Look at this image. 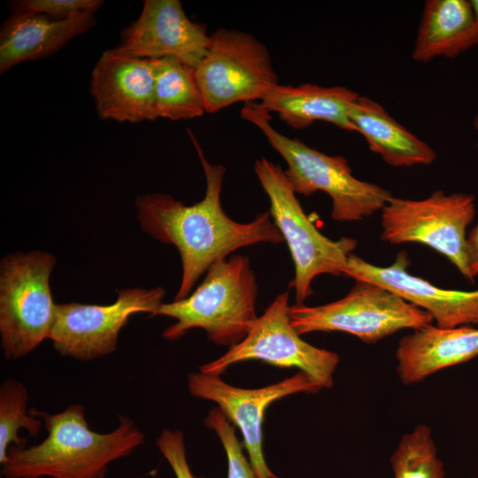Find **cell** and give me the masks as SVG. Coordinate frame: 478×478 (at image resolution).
<instances>
[{"instance_id":"cell-1","label":"cell","mask_w":478,"mask_h":478,"mask_svg":"<svg viewBox=\"0 0 478 478\" xmlns=\"http://www.w3.org/2000/svg\"><path fill=\"white\" fill-rule=\"evenodd\" d=\"M188 133L204 172V197L192 205L163 193L144 194L135 199L142 230L161 243L174 245L180 253L182 275L174 300L187 297L213 263L237 249L284 242L268 212L258 214L249 223L236 222L225 213L220 193L226 168L208 162L195 135L189 129Z\"/></svg>"},{"instance_id":"cell-2","label":"cell","mask_w":478,"mask_h":478,"mask_svg":"<svg viewBox=\"0 0 478 478\" xmlns=\"http://www.w3.org/2000/svg\"><path fill=\"white\" fill-rule=\"evenodd\" d=\"M29 412L43 421L48 436L36 445L11 446L1 465L4 478H104L111 463L144 443L143 433L127 416H120L111 432L90 429L81 404L54 414L35 408Z\"/></svg>"},{"instance_id":"cell-3","label":"cell","mask_w":478,"mask_h":478,"mask_svg":"<svg viewBox=\"0 0 478 478\" xmlns=\"http://www.w3.org/2000/svg\"><path fill=\"white\" fill-rule=\"evenodd\" d=\"M241 117L256 126L288 165L284 171L296 194L316 191L332 200L331 218L340 222L362 220L381 212L393 195L375 183L357 179L345 158L330 156L288 137L271 125V113L259 102L245 103Z\"/></svg>"},{"instance_id":"cell-4","label":"cell","mask_w":478,"mask_h":478,"mask_svg":"<svg viewBox=\"0 0 478 478\" xmlns=\"http://www.w3.org/2000/svg\"><path fill=\"white\" fill-rule=\"evenodd\" d=\"M257 294V281L249 258L234 255L213 263L192 294L163 303L154 316L176 320L163 332L166 340H178L189 330L200 328L211 342L231 348L246 337L258 318Z\"/></svg>"},{"instance_id":"cell-5","label":"cell","mask_w":478,"mask_h":478,"mask_svg":"<svg viewBox=\"0 0 478 478\" xmlns=\"http://www.w3.org/2000/svg\"><path fill=\"white\" fill-rule=\"evenodd\" d=\"M56 258L43 251L8 254L0 264V335L3 355L15 360L50 339L57 305L50 288Z\"/></svg>"},{"instance_id":"cell-6","label":"cell","mask_w":478,"mask_h":478,"mask_svg":"<svg viewBox=\"0 0 478 478\" xmlns=\"http://www.w3.org/2000/svg\"><path fill=\"white\" fill-rule=\"evenodd\" d=\"M256 175L270 200V214L291 253L297 303L313 294L312 282L320 274L340 276L357 247L351 237L323 235L305 213L284 171L266 158L256 160Z\"/></svg>"},{"instance_id":"cell-7","label":"cell","mask_w":478,"mask_h":478,"mask_svg":"<svg viewBox=\"0 0 478 478\" xmlns=\"http://www.w3.org/2000/svg\"><path fill=\"white\" fill-rule=\"evenodd\" d=\"M291 326L299 335L312 332H344L366 343H375L401 329H420L431 315L383 287L356 281L343 298L318 306L296 303L289 307Z\"/></svg>"},{"instance_id":"cell-8","label":"cell","mask_w":478,"mask_h":478,"mask_svg":"<svg viewBox=\"0 0 478 478\" xmlns=\"http://www.w3.org/2000/svg\"><path fill=\"white\" fill-rule=\"evenodd\" d=\"M476 212L472 194L436 190L429 197H392L381 211V239L390 244L416 243L444 256L469 281L466 228Z\"/></svg>"},{"instance_id":"cell-9","label":"cell","mask_w":478,"mask_h":478,"mask_svg":"<svg viewBox=\"0 0 478 478\" xmlns=\"http://www.w3.org/2000/svg\"><path fill=\"white\" fill-rule=\"evenodd\" d=\"M195 68L205 110L217 112L234 104L260 101L278 84L267 47L250 33L220 28Z\"/></svg>"},{"instance_id":"cell-10","label":"cell","mask_w":478,"mask_h":478,"mask_svg":"<svg viewBox=\"0 0 478 478\" xmlns=\"http://www.w3.org/2000/svg\"><path fill=\"white\" fill-rule=\"evenodd\" d=\"M288 302L289 291L279 294L242 342L219 358L201 366L200 372L220 375L235 363L261 360L279 367H297L322 389H331L339 356L300 337L291 326Z\"/></svg>"},{"instance_id":"cell-11","label":"cell","mask_w":478,"mask_h":478,"mask_svg":"<svg viewBox=\"0 0 478 478\" xmlns=\"http://www.w3.org/2000/svg\"><path fill=\"white\" fill-rule=\"evenodd\" d=\"M165 293L161 287L127 288L118 289L111 305L58 304L50 340L58 353L81 361L111 354L129 318L138 312L153 317Z\"/></svg>"},{"instance_id":"cell-12","label":"cell","mask_w":478,"mask_h":478,"mask_svg":"<svg viewBox=\"0 0 478 478\" xmlns=\"http://www.w3.org/2000/svg\"><path fill=\"white\" fill-rule=\"evenodd\" d=\"M188 389L195 397L217 403L227 420L238 427L257 478H280L269 469L263 454L265 412L278 399L299 392L317 393L322 387L302 371L259 389L234 387L218 374L199 372L188 375Z\"/></svg>"},{"instance_id":"cell-13","label":"cell","mask_w":478,"mask_h":478,"mask_svg":"<svg viewBox=\"0 0 478 478\" xmlns=\"http://www.w3.org/2000/svg\"><path fill=\"white\" fill-rule=\"evenodd\" d=\"M206 26L192 21L179 0H145L117 48L141 58H173L196 68L210 45Z\"/></svg>"},{"instance_id":"cell-14","label":"cell","mask_w":478,"mask_h":478,"mask_svg":"<svg viewBox=\"0 0 478 478\" xmlns=\"http://www.w3.org/2000/svg\"><path fill=\"white\" fill-rule=\"evenodd\" d=\"M409 260L400 251L389 266L373 265L351 254L343 275L378 284L428 312L442 328L478 326V289L465 291L437 287L407 272Z\"/></svg>"},{"instance_id":"cell-15","label":"cell","mask_w":478,"mask_h":478,"mask_svg":"<svg viewBox=\"0 0 478 478\" xmlns=\"http://www.w3.org/2000/svg\"><path fill=\"white\" fill-rule=\"evenodd\" d=\"M154 87L155 60L128 55L117 47L101 54L89 83L98 116L128 123L158 119Z\"/></svg>"},{"instance_id":"cell-16","label":"cell","mask_w":478,"mask_h":478,"mask_svg":"<svg viewBox=\"0 0 478 478\" xmlns=\"http://www.w3.org/2000/svg\"><path fill=\"white\" fill-rule=\"evenodd\" d=\"M95 14L85 12L57 19L41 13L12 12L0 30V73L60 50L72 39L96 25Z\"/></svg>"},{"instance_id":"cell-17","label":"cell","mask_w":478,"mask_h":478,"mask_svg":"<svg viewBox=\"0 0 478 478\" xmlns=\"http://www.w3.org/2000/svg\"><path fill=\"white\" fill-rule=\"evenodd\" d=\"M478 356V328H442L429 324L400 339L397 372L404 384L418 383L442 369Z\"/></svg>"},{"instance_id":"cell-18","label":"cell","mask_w":478,"mask_h":478,"mask_svg":"<svg viewBox=\"0 0 478 478\" xmlns=\"http://www.w3.org/2000/svg\"><path fill=\"white\" fill-rule=\"evenodd\" d=\"M358 96L357 92L343 86L278 83L265 94L259 104L268 112H277L280 119L293 128H305L321 120L355 132L350 112Z\"/></svg>"},{"instance_id":"cell-19","label":"cell","mask_w":478,"mask_h":478,"mask_svg":"<svg viewBox=\"0 0 478 478\" xmlns=\"http://www.w3.org/2000/svg\"><path fill=\"white\" fill-rule=\"evenodd\" d=\"M478 45V21L469 1L427 0L412 51L420 63L453 58Z\"/></svg>"},{"instance_id":"cell-20","label":"cell","mask_w":478,"mask_h":478,"mask_svg":"<svg viewBox=\"0 0 478 478\" xmlns=\"http://www.w3.org/2000/svg\"><path fill=\"white\" fill-rule=\"evenodd\" d=\"M355 132L362 135L369 149L394 167L429 165L436 152L406 129L377 101L360 96L350 112Z\"/></svg>"},{"instance_id":"cell-21","label":"cell","mask_w":478,"mask_h":478,"mask_svg":"<svg viewBox=\"0 0 478 478\" xmlns=\"http://www.w3.org/2000/svg\"><path fill=\"white\" fill-rule=\"evenodd\" d=\"M155 60V111L157 118L189 120L205 112L195 69L166 58Z\"/></svg>"},{"instance_id":"cell-22","label":"cell","mask_w":478,"mask_h":478,"mask_svg":"<svg viewBox=\"0 0 478 478\" xmlns=\"http://www.w3.org/2000/svg\"><path fill=\"white\" fill-rule=\"evenodd\" d=\"M390 463L394 478H444L446 474L431 428L425 424L416 425L401 437Z\"/></svg>"},{"instance_id":"cell-23","label":"cell","mask_w":478,"mask_h":478,"mask_svg":"<svg viewBox=\"0 0 478 478\" xmlns=\"http://www.w3.org/2000/svg\"><path fill=\"white\" fill-rule=\"evenodd\" d=\"M28 392L19 381L8 378L0 386V464L7 458L11 446L23 449L27 440L19 436L20 428H25L31 436H36L43 421L32 415L27 409Z\"/></svg>"},{"instance_id":"cell-24","label":"cell","mask_w":478,"mask_h":478,"mask_svg":"<svg viewBox=\"0 0 478 478\" xmlns=\"http://www.w3.org/2000/svg\"><path fill=\"white\" fill-rule=\"evenodd\" d=\"M220 438L227 459V478H257L250 460L243 452V444L235 436V426L219 407L212 408L204 420Z\"/></svg>"},{"instance_id":"cell-25","label":"cell","mask_w":478,"mask_h":478,"mask_svg":"<svg viewBox=\"0 0 478 478\" xmlns=\"http://www.w3.org/2000/svg\"><path fill=\"white\" fill-rule=\"evenodd\" d=\"M101 0H15L9 2L12 12H29L65 19L85 12L96 13Z\"/></svg>"},{"instance_id":"cell-26","label":"cell","mask_w":478,"mask_h":478,"mask_svg":"<svg viewBox=\"0 0 478 478\" xmlns=\"http://www.w3.org/2000/svg\"><path fill=\"white\" fill-rule=\"evenodd\" d=\"M156 445L170 465L176 478H197L193 475L188 464L184 436L181 431L178 429L163 430L156 439Z\"/></svg>"},{"instance_id":"cell-27","label":"cell","mask_w":478,"mask_h":478,"mask_svg":"<svg viewBox=\"0 0 478 478\" xmlns=\"http://www.w3.org/2000/svg\"><path fill=\"white\" fill-rule=\"evenodd\" d=\"M466 251L469 271L474 281L478 276V224L467 235Z\"/></svg>"},{"instance_id":"cell-28","label":"cell","mask_w":478,"mask_h":478,"mask_svg":"<svg viewBox=\"0 0 478 478\" xmlns=\"http://www.w3.org/2000/svg\"><path fill=\"white\" fill-rule=\"evenodd\" d=\"M469 2L472 7V11L474 15V18L478 21V0H471Z\"/></svg>"},{"instance_id":"cell-29","label":"cell","mask_w":478,"mask_h":478,"mask_svg":"<svg viewBox=\"0 0 478 478\" xmlns=\"http://www.w3.org/2000/svg\"><path fill=\"white\" fill-rule=\"evenodd\" d=\"M474 127L475 131L478 134V112L474 118Z\"/></svg>"}]
</instances>
